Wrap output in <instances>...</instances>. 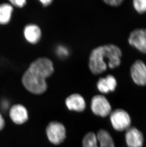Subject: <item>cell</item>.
Segmentation results:
<instances>
[{"instance_id": "6da1fadb", "label": "cell", "mask_w": 146, "mask_h": 147, "mask_svg": "<svg viewBox=\"0 0 146 147\" xmlns=\"http://www.w3.org/2000/svg\"><path fill=\"white\" fill-rule=\"evenodd\" d=\"M53 71V64L51 60L46 58L38 59L31 63L24 74L22 83L30 92L40 94L47 90L46 80Z\"/></svg>"}, {"instance_id": "7a4b0ae2", "label": "cell", "mask_w": 146, "mask_h": 147, "mask_svg": "<svg viewBox=\"0 0 146 147\" xmlns=\"http://www.w3.org/2000/svg\"><path fill=\"white\" fill-rule=\"evenodd\" d=\"M123 53L116 45L108 44L92 50L90 56L89 66L94 74H100L111 69L118 67L121 64Z\"/></svg>"}, {"instance_id": "3957f363", "label": "cell", "mask_w": 146, "mask_h": 147, "mask_svg": "<svg viewBox=\"0 0 146 147\" xmlns=\"http://www.w3.org/2000/svg\"><path fill=\"white\" fill-rule=\"evenodd\" d=\"M83 147H115V144L109 132L100 129L97 134L87 133L83 138Z\"/></svg>"}, {"instance_id": "277c9868", "label": "cell", "mask_w": 146, "mask_h": 147, "mask_svg": "<svg viewBox=\"0 0 146 147\" xmlns=\"http://www.w3.org/2000/svg\"><path fill=\"white\" fill-rule=\"evenodd\" d=\"M110 115L112 126L116 131H123L131 127V118L125 110L117 109L112 111Z\"/></svg>"}, {"instance_id": "5b68a950", "label": "cell", "mask_w": 146, "mask_h": 147, "mask_svg": "<svg viewBox=\"0 0 146 147\" xmlns=\"http://www.w3.org/2000/svg\"><path fill=\"white\" fill-rule=\"evenodd\" d=\"M46 133L48 140L53 144H60L66 137L65 127L58 121L50 122L46 129Z\"/></svg>"}, {"instance_id": "8992f818", "label": "cell", "mask_w": 146, "mask_h": 147, "mask_svg": "<svg viewBox=\"0 0 146 147\" xmlns=\"http://www.w3.org/2000/svg\"><path fill=\"white\" fill-rule=\"evenodd\" d=\"M91 107L92 113L101 117H105L112 112V107L105 97L102 95H97L91 100Z\"/></svg>"}, {"instance_id": "52a82bcc", "label": "cell", "mask_w": 146, "mask_h": 147, "mask_svg": "<svg viewBox=\"0 0 146 147\" xmlns=\"http://www.w3.org/2000/svg\"><path fill=\"white\" fill-rule=\"evenodd\" d=\"M129 45L143 54H146V29H136L132 31L128 38Z\"/></svg>"}, {"instance_id": "ba28073f", "label": "cell", "mask_w": 146, "mask_h": 147, "mask_svg": "<svg viewBox=\"0 0 146 147\" xmlns=\"http://www.w3.org/2000/svg\"><path fill=\"white\" fill-rule=\"evenodd\" d=\"M131 76L134 82L139 86H146V65L141 60L132 64L130 69Z\"/></svg>"}, {"instance_id": "9c48e42d", "label": "cell", "mask_w": 146, "mask_h": 147, "mask_svg": "<svg viewBox=\"0 0 146 147\" xmlns=\"http://www.w3.org/2000/svg\"><path fill=\"white\" fill-rule=\"evenodd\" d=\"M126 143L128 147H142L144 136L141 131L135 127H130L126 131Z\"/></svg>"}, {"instance_id": "30bf717a", "label": "cell", "mask_w": 146, "mask_h": 147, "mask_svg": "<svg viewBox=\"0 0 146 147\" xmlns=\"http://www.w3.org/2000/svg\"><path fill=\"white\" fill-rule=\"evenodd\" d=\"M10 118L13 122L17 124H22L28 119V113L24 106L21 104H15L10 110Z\"/></svg>"}, {"instance_id": "8fae6325", "label": "cell", "mask_w": 146, "mask_h": 147, "mask_svg": "<svg viewBox=\"0 0 146 147\" xmlns=\"http://www.w3.org/2000/svg\"><path fill=\"white\" fill-rule=\"evenodd\" d=\"M117 86L116 78L111 74L107 75L105 78H100L97 83V87L99 91L105 94L114 92Z\"/></svg>"}, {"instance_id": "7c38bea8", "label": "cell", "mask_w": 146, "mask_h": 147, "mask_svg": "<svg viewBox=\"0 0 146 147\" xmlns=\"http://www.w3.org/2000/svg\"><path fill=\"white\" fill-rule=\"evenodd\" d=\"M66 104L71 111L82 112L86 107V101L81 95L75 93L68 96L66 100Z\"/></svg>"}, {"instance_id": "4fadbf2b", "label": "cell", "mask_w": 146, "mask_h": 147, "mask_svg": "<svg viewBox=\"0 0 146 147\" xmlns=\"http://www.w3.org/2000/svg\"><path fill=\"white\" fill-rule=\"evenodd\" d=\"M24 34L27 40L30 43L35 44L40 40L42 32L37 25L29 24L24 28Z\"/></svg>"}, {"instance_id": "5bb4252c", "label": "cell", "mask_w": 146, "mask_h": 147, "mask_svg": "<svg viewBox=\"0 0 146 147\" xmlns=\"http://www.w3.org/2000/svg\"><path fill=\"white\" fill-rule=\"evenodd\" d=\"M13 12L11 4L6 3L0 4V24L4 25L10 22Z\"/></svg>"}, {"instance_id": "9a60e30c", "label": "cell", "mask_w": 146, "mask_h": 147, "mask_svg": "<svg viewBox=\"0 0 146 147\" xmlns=\"http://www.w3.org/2000/svg\"><path fill=\"white\" fill-rule=\"evenodd\" d=\"M133 5L136 11L139 14L146 13V0H134Z\"/></svg>"}, {"instance_id": "2e32d148", "label": "cell", "mask_w": 146, "mask_h": 147, "mask_svg": "<svg viewBox=\"0 0 146 147\" xmlns=\"http://www.w3.org/2000/svg\"><path fill=\"white\" fill-rule=\"evenodd\" d=\"M124 0H104V2L109 5L113 7H118L121 5Z\"/></svg>"}, {"instance_id": "e0dca14e", "label": "cell", "mask_w": 146, "mask_h": 147, "mask_svg": "<svg viewBox=\"0 0 146 147\" xmlns=\"http://www.w3.org/2000/svg\"><path fill=\"white\" fill-rule=\"evenodd\" d=\"M10 2L11 5H13L18 7H23V6L26 3L25 0H11Z\"/></svg>"}, {"instance_id": "ac0fdd59", "label": "cell", "mask_w": 146, "mask_h": 147, "mask_svg": "<svg viewBox=\"0 0 146 147\" xmlns=\"http://www.w3.org/2000/svg\"><path fill=\"white\" fill-rule=\"evenodd\" d=\"M4 126H5V121L2 115L0 113V131L3 129Z\"/></svg>"}, {"instance_id": "d6986e66", "label": "cell", "mask_w": 146, "mask_h": 147, "mask_svg": "<svg viewBox=\"0 0 146 147\" xmlns=\"http://www.w3.org/2000/svg\"><path fill=\"white\" fill-rule=\"evenodd\" d=\"M40 1L43 5L47 6L50 4L52 1H51V0H41Z\"/></svg>"}]
</instances>
